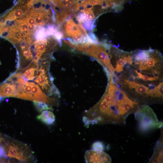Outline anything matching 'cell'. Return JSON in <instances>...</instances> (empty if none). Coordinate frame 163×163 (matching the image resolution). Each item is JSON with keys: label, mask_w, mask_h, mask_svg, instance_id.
I'll return each instance as SVG.
<instances>
[{"label": "cell", "mask_w": 163, "mask_h": 163, "mask_svg": "<svg viewBox=\"0 0 163 163\" xmlns=\"http://www.w3.org/2000/svg\"><path fill=\"white\" fill-rule=\"evenodd\" d=\"M4 27V24L0 22V36H1L2 30Z\"/></svg>", "instance_id": "cell-31"}, {"label": "cell", "mask_w": 163, "mask_h": 163, "mask_svg": "<svg viewBox=\"0 0 163 163\" xmlns=\"http://www.w3.org/2000/svg\"><path fill=\"white\" fill-rule=\"evenodd\" d=\"M3 99V97L0 96V103L2 101Z\"/></svg>", "instance_id": "cell-32"}, {"label": "cell", "mask_w": 163, "mask_h": 163, "mask_svg": "<svg viewBox=\"0 0 163 163\" xmlns=\"http://www.w3.org/2000/svg\"><path fill=\"white\" fill-rule=\"evenodd\" d=\"M84 156L86 163H110L111 162L110 156L104 152L99 153L92 149L88 150L85 152Z\"/></svg>", "instance_id": "cell-6"}, {"label": "cell", "mask_w": 163, "mask_h": 163, "mask_svg": "<svg viewBox=\"0 0 163 163\" xmlns=\"http://www.w3.org/2000/svg\"><path fill=\"white\" fill-rule=\"evenodd\" d=\"M74 1V0H60L59 2V5L64 8H70L72 6Z\"/></svg>", "instance_id": "cell-18"}, {"label": "cell", "mask_w": 163, "mask_h": 163, "mask_svg": "<svg viewBox=\"0 0 163 163\" xmlns=\"http://www.w3.org/2000/svg\"><path fill=\"white\" fill-rule=\"evenodd\" d=\"M81 23L78 24L72 18L66 21L65 25V33L67 36L73 37L76 36L82 35L87 33ZM72 38V37H71Z\"/></svg>", "instance_id": "cell-7"}, {"label": "cell", "mask_w": 163, "mask_h": 163, "mask_svg": "<svg viewBox=\"0 0 163 163\" xmlns=\"http://www.w3.org/2000/svg\"><path fill=\"white\" fill-rule=\"evenodd\" d=\"M101 98L107 102V111L101 124H124L126 118L133 113L139 105L136 100L131 98L126 93L113 84H110Z\"/></svg>", "instance_id": "cell-1"}, {"label": "cell", "mask_w": 163, "mask_h": 163, "mask_svg": "<svg viewBox=\"0 0 163 163\" xmlns=\"http://www.w3.org/2000/svg\"><path fill=\"white\" fill-rule=\"evenodd\" d=\"M21 29L24 31H27L28 30V26L26 23H23L21 24Z\"/></svg>", "instance_id": "cell-28"}, {"label": "cell", "mask_w": 163, "mask_h": 163, "mask_svg": "<svg viewBox=\"0 0 163 163\" xmlns=\"http://www.w3.org/2000/svg\"><path fill=\"white\" fill-rule=\"evenodd\" d=\"M0 158H7V157L4 149L1 147H0Z\"/></svg>", "instance_id": "cell-27"}, {"label": "cell", "mask_w": 163, "mask_h": 163, "mask_svg": "<svg viewBox=\"0 0 163 163\" xmlns=\"http://www.w3.org/2000/svg\"><path fill=\"white\" fill-rule=\"evenodd\" d=\"M43 14L40 13L39 15L35 16L34 19L35 23L36 24L39 25H42L45 24V22L43 17Z\"/></svg>", "instance_id": "cell-21"}, {"label": "cell", "mask_w": 163, "mask_h": 163, "mask_svg": "<svg viewBox=\"0 0 163 163\" xmlns=\"http://www.w3.org/2000/svg\"><path fill=\"white\" fill-rule=\"evenodd\" d=\"M35 29L34 25L29 24L28 26V30L29 31H33Z\"/></svg>", "instance_id": "cell-30"}, {"label": "cell", "mask_w": 163, "mask_h": 163, "mask_svg": "<svg viewBox=\"0 0 163 163\" xmlns=\"http://www.w3.org/2000/svg\"><path fill=\"white\" fill-rule=\"evenodd\" d=\"M26 21L27 22V23L30 24L35 25V20L32 17H28L27 19H26Z\"/></svg>", "instance_id": "cell-29"}, {"label": "cell", "mask_w": 163, "mask_h": 163, "mask_svg": "<svg viewBox=\"0 0 163 163\" xmlns=\"http://www.w3.org/2000/svg\"><path fill=\"white\" fill-rule=\"evenodd\" d=\"M162 140L161 139L156 143L153 155L149 162L161 163L163 160Z\"/></svg>", "instance_id": "cell-10"}, {"label": "cell", "mask_w": 163, "mask_h": 163, "mask_svg": "<svg viewBox=\"0 0 163 163\" xmlns=\"http://www.w3.org/2000/svg\"><path fill=\"white\" fill-rule=\"evenodd\" d=\"M87 34L94 44H98L99 43L97 37L94 33L91 31H90Z\"/></svg>", "instance_id": "cell-22"}, {"label": "cell", "mask_w": 163, "mask_h": 163, "mask_svg": "<svg viewBox=\"0 0 163 163\" xmlns=\"http://www.w3.org/2000/svg\"><path fill=\"white\" fill-rule=\"evenodd\" d=\"M1 134H2V133L0 132V136L1 135Z\"/></svg>", "instance_id": "cell-33"}, {"label": "cell", "mask_w": 163, "mask_h": 163, "mask_svg": "<svg viewBox=\"0 0 163 163\" xmlns=\"http://www.w3.org/2000/svg\"><path fill=\"white\" fill-rule=\"evenodd\" d=\"M56 31V29L53 26H49L46 30L47 36L54 34Z\"/></svg>", "instance_id": "cell-24"}, {"label": "cell", "mask_w": 163, "mask_h": 163, "mask_svg": "<svg viewBox=\"0 0 163 163\" xmlns=\"http://www.w3.org/2000/svg\"><path fill=\"white\" fill-rule=\"evenodd\" d=\"M23 11L21 9H18L13 12V16L14 18H18L22 16Z\"/></svg>", "instance_id": "cell-25"}, {"label": "cell", "mask_w": 163, "mask_h": 163, "mask_svg": "<svg viewBox=\"0 0 163 163\" xmlns=\"http://www.w3.org/2000/svg\"><path fill=\"white\" fill-rule=\"evenodd\" d=\"M76 19L79 23H81L86 20L87 16L84 12L82 11L77 16Z\"/></svg>", "instance_id": "cell-23"}, {"label": "cell", "mask_w": 163, "mask_h": 163, "mask_svg": "<svg viewBox=\"0 0 163 163\" xmlns=\"http://www.w3.org/2000/svg\"><path fill=\"white\" fill-rule=\"evenodd\" d=\"M134 71L137 75V77L144 81H155L157 80L159 78V77L158 76H149L146 75L142 74L136 70H134Z\"/></svg>", "instance_id": "cell-15"}, {"label": "cell", "mask_w": 163, "mask_h": 163, "mask_svg": "<svg viewBox=\"0 0 163 163\" xmlns=\"http://www.w3.org/2000/svg\"><path fill=\"white\" fill-rule=\"evenodd\" d=\"M46 41L43 39L36 45V57L38 61L42 54L45 52L46 49Z\"/></svg>", "instance_id": "cell-12"}, {"label": "cell", "mask_w": 163, "mask_h": 163, "mask_svg": "<svg viewBox=\"0 0 163 163\" xmlns=\"http://www.w3.org/2000/svg\"><path fill=\"white\" fill-rule=\"evenodd\" d=\"M56 39L58 40V42L60 45H62L61 39L62 37V33L60 31H56L54 34Z\"/></svg>", "instance_id": "cell-26"}, {"label": "cell", "mask_w": 163, "mask_h": 163, "mask_svg": "<svg viewBox=\"0 0 163 163\" xmlns=\"http://www.w3.org/2000/svg\"><path fill=\"white\" fill-rule=\"evenodd\" d=\"M152 50L150 48L147 50H137L131 52L133 65L135 66L146 60L149 56Z\"/></svg>", "instance_id": "cell-9"}, {"label": "cell", "mask_w": 163, "mask_h": 163, "mask_svg": "<svg viewBox=\"0 0 163 163\" xmlns=\"http://www.w3.org/2000/svg\"><path fill=\"white\" fill-rule=\"evenodd\" d=\"M46 36L47 34L46 29L44 28H41L37 31L36 37L38 40H42L44 39Z\"/></svg>", "instance_id": "cell-17"}, {"label": "cell", "mask_w": 163, "mask_h": 163, "mask_svg": "<svg viewBox=\"0 0 163 163\" xmlns=\"http://www.w3.org/2000/svg\"><path fill=\"white\" fill-rule=\"evenodd\" d=\"M91 149L98 152L101 153L103 152L104 149V145L101 141H96L92 144Z\"/></svg>", "instance_id": "cell-16"}, {"label": "cell", "mask_w": 163, "mask_h": 163, "mask_svg": "<svg viewBox=\"0 0 163 163\" xmlns=\"http://www.w3.org/2000/svg\"><path fill=\"white\" fill-rule=\"evenodd\" d=\"M163 82H161L154 88V96L157 102L161 101L163 99Z\"/></svg>", "instance_id": "cell-13"}, {"label": "cell", "mask_w": 163, "mask_h": 163, "mask_svg": "<svg viewBox=\"0 0 163 163\" xmlns=\"http://www.w3.org/2000/svg\"><path fill=\"white\" fill-rule=\"evenodd\" d=\"M134 113L139 128L142 132L162 127L163 122L159 121L153 110L147 104L139 106Z\"/></svg>", "instance_id": "cell-2"}, {"label": "cell", "mask_w": 163, "mask_h": 163, "mask_svg": "<svg viewBox=\"0 0 163 163\" xmlns=\"http://www.w3.org/2000/svg\"><path fill=\"white\" fill-rule=\"evenodd\" d=\"M86 14L87 16V19L89 20L92 21L95 18V16L91 8H87L82 10Z\"/></svg>", "instance_id": "cell-20"}, {"label": "cell", "mask_w": 163, "mask_h": 163, "mask_svg": "<svg viewBox=\"0 0 163 163\" xmlns=\"http://www.w3.org/2000/svg\"><path fill=\"white\" fill-rule=\"evenodd\" d=\"M37 119L47 125L53 124L55 120V116L51 111L45 110L37 116Z\"/></svg>", "instance_id": "cell-11"}, {"label": "cell", "mask_w": 163, "mask_h": 163, "mask_svg": "<svg viewBox=\"0 0 163 163\" xmlns=\"http://www.w3.org/2000/svg\"><path fill=\"white\" fill-rule=\"evenodd\" d=\"M15 84L8 78L0 85V96L2 97H16Z\"/></svg>", "instance_id": "cell-8"}, {"label": "cell", "mask_w": 163, "mask_h": 163, "mask_svg": "<svg viewBox=\"0 0 163 163\" xmlns=\"http://www.w3.org/2000/svg\"><path fill=\"white\" fill-rule=\"evenodd\" d=\"M83 27L87 30H92L94 28V21L86 20L84 21Z\"/></svg>", "instance_id": "cell-19"}, {"label": "cell", "mask_w": 163, "mask_h": 163, "mask_svg": "<svg viewBox=\"0 0 163 163\" xmlns=\"http://www.w3.org/2000/svg\"><path fill=\"white\" fill-rule=\"evenodd\" d=\"M2 148L7 157L23 162H29L33 159V152L27 145L8 136Z\"/></svg>", "instance_id": "cell-3"}, {"label": "cell", "mask_w": 163, "mask_h": 163, "mask_svg": "<svg viewBox=\"0 0 163 163\" xmlns=\"http://www.w3.org/2000/svg\"><path fill=\"white\" fill-rule=\"evenodd\" d=\"M162 63V54L158 50L152 49L149 56L146 60L135 66L142 72L157 76L161 72Z\"/></svg>", "instance_id": "cell-4"}, {"label": "cell", "mask_w": 163, "mask_h": 163, "mask_svg": "<svg viewBox=\"0 0 163 163\" xmlns=\"http://www.w3.org/2000/svg\"><path fill=\"white\" fill-rule=\"evenodd\" d=\"M33 103L36 108L39 112L43 110H53V108L46 103L35 101H34Z\"/></svg>", "instance_id": "cell-14"}, {"label": "cell", "mask_w": 163, "mask_h": 163, "mask_svg": "<svg viewBox=\"0 0 163 163\" xmlns=\"http://www.w3.org/2000/svg\"><path fill=\"white\" fill-rule=\"evenodd\" d=\"M109 50L99 43L91 45L84 52L86 54L94 58L104 68L108 69L113 75L115 76L114 69L111 63L110 56L107 52Z\"/></svg>", "instance_id": "cell-5"}]
</instances>
